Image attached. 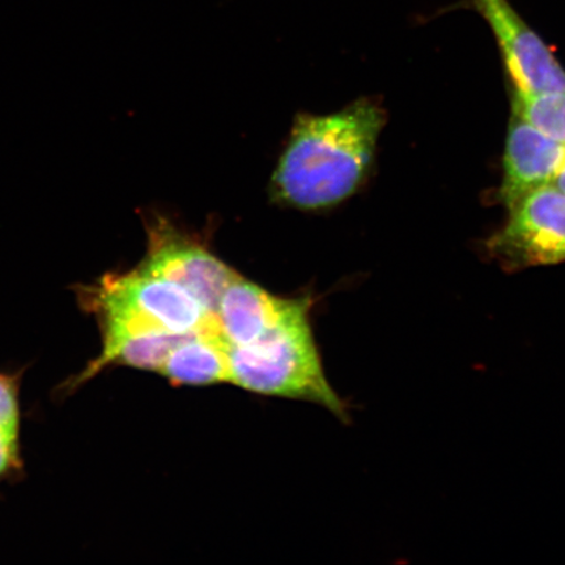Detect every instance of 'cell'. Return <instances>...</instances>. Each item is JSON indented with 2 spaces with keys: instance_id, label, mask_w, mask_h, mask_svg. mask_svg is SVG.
Wrapping results in <instances>:
<instances>
[{
  "instance_id": "2",
  "label": "cell",
  "mask_w": 565,
  "mask_h": 565,
  "mask_svg": "<svg viewBox=\"0 0 565 565\" xmlns=\"http://www.w3.org/2000/svg\"><path fill=\"white\" fill-rule=\"evenodd\" d=\"M76 296L83 312L94 317L100 329L102 348L151 331L177 335L222 331L216 316L185 288L140 268L106 274L94 285L77 288Z\"/></svg>"
},
{
  "instance_id": "6",
  "label": "cell",
  "mask_w": 565,
  "mask_h": 565,
  "mask_svg": "<svg viewBox=\"0 0 565 565\" xmlns=\"http://www.w3.org/2000/svg\"><path fill=\"white\" fill-rule=\"evenodd\" d=\"M139 268L185 288L214 316L225 289L238 275L206 247L164 221L148 231L147 254Z\"/></svg>"
},
{
  "instance_id": "7",
  "label": "cell",
  "mask_w": 565,
  "mask_h": 565,
  "mask_svg": "<svg viewBox=\"0 0 565 565\" xmlns=\"http://www.w3.org/2000/svg\"><path fill=\"white\" fill-rule=\"evenodd\" d=\"M564 166V146L512 115L505 140L501 202L512 209L526 194L554 183Z\"/></svg>"
},
{
  "instance_id": "5",
  "label": "cell",
  "mask_w": 565,
  "mask_h": 565,
  "mask_svg": "<svg viewBox=\"0 0 565 565\" xmlns=\"http://www.w3.org/2000/svg\"><path fill=\"white\" fill-rule=\"evenodd\" d=\"M454 9L475 11L489 24L514 89L533 95L565 92L561 62L510 0H462Z\"/></svg>"
},
{
  "instance_id": "1",
  "label": "cell",
  "mask_w": 565,
  "mask_h": 565,
  "mask_svg": "<svg viewBox=\"0 0 565 565\" xmlns=\"http://www.w3.org/2000/svg\"><path fill=\"white\" fill-rule=\"evenodd\" d=\"M386 113L360 98L328 116L302 113L273 174L275 201L302 211L337 206L369 175Z\"/></svg>"
},
{
  "instance_id": "10",
  "label": "cell",
  "mask_w": 565,
  "mask_h": 565,
  "mask_svg": "<svg viewBox=\"0 0 565 565\" xmlns=\"http://www.w3.org/2000/svg\"><path fill=\"white\" fill-rule=\"evenodd\" d=\"M26 366L0 371V486L17 483L25 476L21 383Z\"/></svg>"
},
{
  "instance_id": "4",
  "label": "cell",
  "mask_w": 565,
  "mask_h": 565,
  "mask_svg": "<svg viewBox=\"0 0 565 565\" xmlns=\"http://www.w3.org/2000/svg\"><path fill=\"white\" fill-rule=\"evenodd\" d=\"M507 267L553 265L565 260V193L554 183L534 190L510 209L503 228L487 243Z\"/></svg>"
},
{
  "instance_id": "12",
  "label": "cell",
  "mask_w": 565,
  "mask_h": 565,
  "mask_svg": "<svg viewBox=\"0 0 565 565\" xmlns=\"http://www.w3.org/2000/svg\"><path fill=\"white\" fill-rule=\"evenodd\" d=\"M554 185L563 190V192L565 193V166L562 168L559 174L556 175Z\"/></svg>"
},
{
  "instance_id": "8",
  "label": "cell",
  "mask_w": 565,
  "mask_h": 565,
  "mask_svg": "<svg viewBox=\"0 0 565 565\" xmlns=\"http://www.w3.org/2000/svg\"><path fill=\"white\" fill-rule=\"evenodd\" d=\"M310 307L308 298H279L237 275L218 302L216 318L230 345H247Z\"/></svg>"
},
{
  "instance_id": "11",
  "label": "cell",
  "mask_w": 565,
  "mask_h": 565,
  "mask_svg": "<svg viewBox=\"0 0 565 565\" xmlns=\"http://www.w3.org/2000/svg\"><path fill=\"white\" fill-rule=\"evenodd\" d=\"M512 115L565 147V92L533 95L514 89Z\"/></svg>"
},
{
  "instance_id": "3",
  "label": "cell",
  "mask_w": 565,
  "mask_h": 565,
  "mask_svg": "<svg viewBox=\"0 0 565 565\" xmlns=\"http://www.w3.org/2000/svg\"><path fill=\"white\" fill-rule=\"evenodd\" d=\"M309 312L301 310L257 342L230 345V383L257 394L316 402L341 415V401L322 371Z\"/></svg>"
},
{
  "instance_id": "9",
  "label": "cell",
  "mask_w": 565,
  "mask_h": 565,
  "mask_svg": "<svg viewBox=\"0 0 565 565\" xmlns=\"http://www.w3.org/2000/svg\"><path fill=\"white\" fill-rule=\"evenodd\" d=\"M228 348L227 339L223 335H190L169 353L159 373L179 386L230 383Z\"/></svg>"
}]
</instances>
